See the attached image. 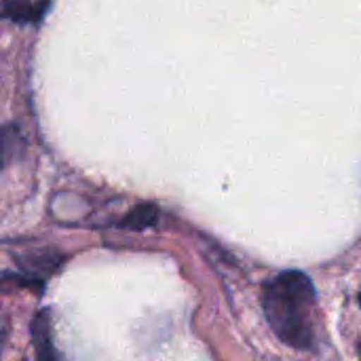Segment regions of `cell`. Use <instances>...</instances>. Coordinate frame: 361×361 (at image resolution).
Listing matches in <instances>:
<instances>
[{
	"label": "cell",
	"instance_id": "7a4b0ae2",
	"mask_svg": "<svg viewBox=\"0 0 361 361\" xmlns=\"http://www.w3.org/2000/svg\"><path fill=\"white\" fill-rule=\"evenodd\" d=\"M32 343L36 351V361H59L53 343V322L49 309H42L32 319Z\"/></svg>",
	"mask_w": 361,
	"mask_h": 361
},
{
	"label": "cell",
	"instance_id": "6da1fadb",
	"mask_svg": "<svg viewBox=\"0 0 361 361\" xmlns=\"http://www.w3.org/2000/svg\"><path fill=\"white\" fill-rule=\"evenodd\" d=\"M262 309L275 336L294 349L315 345V288L309 275L283 271L262 288Z\"/></svg>",
	"mask_w": 361,
	"mask_h": 361
},
{
	"label": "cell",
	"instance_id": "3957f363",
	"mask_svg": "<svg viewBox=\"0 0 361 361\" xmlns=\"http://www.w3.org/2000/svg\"><path fill=\"white\" fill-rule=\"evenodd\" d=\"M51 6V0L42 2H30V0H4L2 13L6 19L15 23H36L42 19L47 8Z\"/></svg>",
	"mask_w": 361,
	"mask_h": 361
},
{
	"label": "cell",
	"instance_id": "277c9868",
	"mask_svg": "<svg viewBox=\"0 0 361 361\" xmlns=\"http://www.w3.org/2000/svg\"><path fill=\"white\" fill-rule=\"evenodd\" d=\"M157 218H159L157 205H152V203H142V205L133 207V209L121 220V228H135V231H142V228L154 226Z\"/></svg>",
	"mask_w": 361,
	"mask_h": 361
}]
</instances>
